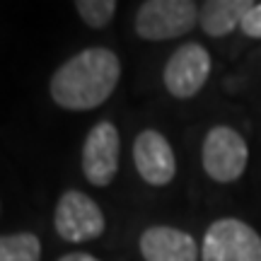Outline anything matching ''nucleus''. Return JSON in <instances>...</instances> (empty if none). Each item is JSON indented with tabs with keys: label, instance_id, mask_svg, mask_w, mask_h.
<instances>
[{
	"label": "nucleus",
	"instance_id": "f257e3e1",
	"mask_svg": "<svg viewBox=\"0 0 261 261\" xmlns=\"http://www.w3.org/2000/svg\"><path fill=\"white\" fill-rule=\"evenodd\" d=\"M121 63L112 48H85L51 75V99L68 112H90L104 104L119 85Z\"/></svg>",
	"mask_w": 261,
	"mask_h": 261
},
{
	"label": "nucleus",
	"instance_id": "f03ea898",
	"mask_svg": "<svg viewBox=\"0 0 261 261\" xmlns=\"http://www.w3.org/2000/svg\"><path fill=\"white\" fill-rule=\"evenodd\" d=\"M201 261H261V237L237 218H220L205 230Z\"/></svg>",
	"mask_w": 261,
	"mask_h": 261
},
{
	"label": "nucleus",
	"instance_id": "7ed1b4c3",
	"mask_svg": "<svg viewBox=\"0 0 261 261\" xmlns=\"http://www.w3.org/2000/svg\"><path fill=\"white\" fill-rule=\"evenodd\" d=\"M198 19V8L191 0H148L138 8L136 32L148 41H167L184 37Z\"/></svg>",
	"mask_w": 261,
	"mask_h": 261
},
{
	"label": "nucleus",
	"instance_id": "20e7f679",
	"mask_svg": "<svg viewBox=\"0 0 261 261\" xmlns=\"http://www.w3.org/2000/svg\"><path fill=\"white\" fill-rule=\"evenodd\" d=\"M203 169L218 184H230L244 174L249 148L244 138L230 126H213L203 140Z\"/></svg>",
	"mask_w": 261,
	"mask_h": 261
},
{
	"label": "nucleus",
	"instance_id": "39448f33",
	"mask_svg": "<svg viewBox=\"0 0 261 261\" xmlns=\"http://www.w3.org/2000/svg\"><path fill=\"white\" fill-rule=\"evenodd\" d=\"M104 213L92 198L77 189H68L56 205V232L65 242H90L102 237Z\"/></svg>",
	"mask_w": 261,
	"mask_h": 261
},
{
	"label": "nucleus",
	"instance_id": "423d86ee",
	"mask_svg": "<svg viewBox=\"0 0 261 261\" xmlns=\"http://www.w3.org/2000/svg\"><path fill=\"white\" fill-rule=\"evenodd\" d=\"M121 138L112 121H99L83 145V172L94 187H109L119 172Z\"/></svg>",
	"mask_w": 261,
	"mask_h": 261
},
{
	"label": "nucleus",
	"instance_id": "0eeeda50",
	"mask_svg": "<svg viewBox=\"0 0 261 261\" xmlns=\"http://www.w3.org/2000/svg\"><path fill=\"white\" fill-rule=\"evenodd\" d=\"M211 75V56L201 44L179 46L165 65V87L172 97L189 99L201 92Z\"/></svg>",
	"mask_w": 261,
	"mask_h": 261
},
{
	"label": "nucleus",
	"instance_id": "6e6552de",
	"mask_svg": "<svg viewBox=\"0 0 261 261\" xmlns=\"http://www.w3.org/2000/svg\"><path fill=\"white\" fill-rule=\"evenodd\" d=\"M133 162L145 184L167 187L177 174V158L169 140L160 130H143L133 143Z\"/></svg>",
	"mask_w": 261,
	"mask_h": 261
},
{
	"label": "nucleus",
	"instance_id": "1a4fd4ad",
	"mask_svg": "<svg viewBox=\"0 0 261 261\" xmlns=\"http://www.w3.org/2000/svg\"><path fill=\"white\" fill-rule=\"evenodd\" d=\"M140 254L145 261H198L194 237L169 225H152L140 234Z\"/></svg>",
	"mask_w": 261,
	"mask_h": 261
},
{
	"label": "nucleus",
	"instance_id": "9d476101",
	"mask_svg": "<svg viewBox=\"0 0 261 261\" xmlns=\"http://www.w3.org/2000/svg\"><path fill=\"white\" fill-rule=\"evenodd\" d=\"M252 5L249 0H208L198 8V24L208 37H225L242 24Z\"/></svg>",
	"mask_w": 261,
	"mask_h": 261
},
{
	"label": "nucleus",
	"instance_id": "9b49d317",
	"mask_svg": "<svg viewBox=\"0 0 261 261\" xmlns=\"http://www.w3.org/2000/svg\"><path fill=\"white\" fill-rule=\"evenodd\" d=\"M41 242L32 232L0 234V261H39Z\"/></svg>",
	"mask_w": 261,
	"mask_h": 261
},
{
	"label": "nucleus",
	"instance_id": "f8f14e48",
	"mask_svg": "<svg viewBox=\"0 0 261 261\" xmlns=\"http://www.w3.org/2000/svg\"><path fill=\"white\" fill-rule=\"evenodd\" d=\"M75 10L87 27L92 29H102L116 15V3L114 0H77Z\"/></svg>",
	"mask_w": 261,
	"mask_h": 261
},
{
	"label": "nucleus",
	"instance_id": "ddd939ff",
	"mask_svg": "<svg viewBox=\"0 0 261 261\" xmlns=\"http://www.w3.org/2000/svg\"><path fill=\"white\" fill-rule=\"evenodd\" d=\"M240 29H242L247 37L252 39H261V3H254L252 10L244 15L242 24H240Z\"/></svg>",
	"mask_w": 261,
	"mask_h": 261
},
{
	"label": "nucleus",
	"instance_id": "4468645a",
	"mask_svg": "<svg viewBox=\"0 0 261 261\" xmlns=\"http://www.w3.org/2000/svg\"><path fill=\"white\" fill-rule=\"evenodd\" d=\"M58 261H99V259H97V256H92V254L73 252V254H65V256H61Z\"/></svg>",
	"mask_w": 261,
	"mask_h": 261
}]
</instances>
